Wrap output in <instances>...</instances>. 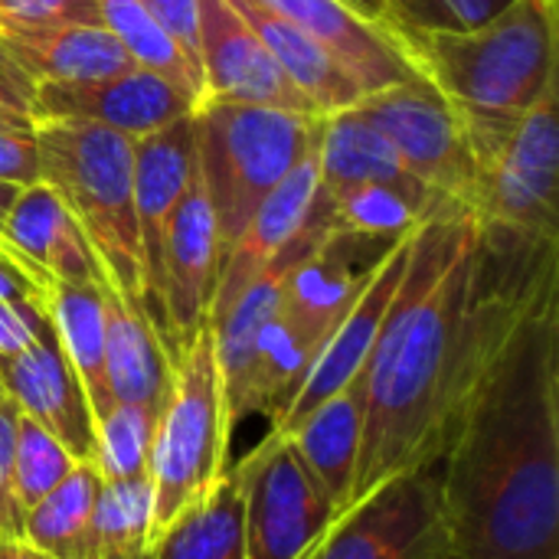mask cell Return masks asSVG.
<instances>
[{
    "label": "cell",
    "instance_id": "6da1fadb",
    "mask_svg": "<svg viewBox=\"0 0 559 559\" xmlns=\"http://www.w3.org/2000/svg\"><path fill=\"white\" fill-rule=\"evenodd\" d=\"M559 285V239L445 213L416 229L413 255L364 370V445L350 504L436 468L524 311ZM344 511V514H347Z\"/></svg>",
    "mask_w": 559,
    "mask_h": 559
},
{
    "label": "cell",
    "instance_id": "7a4b0ae2",
    "mask_svg": "<svg viewBox=\"0 0 559 559\" xmlns=\"http://www.w3.org/2000/svg\"><path fill=\"white\" fill-rule=\"evenodd\" d=\"M436 468L455 559H559V285L524 311Z\"/></svg>",
    "mask_w": 559,
    "mask_h": 559
},
{
    "label": "cell",
    "instance_id": "3957f363",
    "mask_svg": "<svg viewBox=\"0 0 559 559\" xmlns=\"http://www.w3.org/2000/svg\"><path fill=\"white\" fill-rule=\"evenodd\" d=\"M559 0H514L481 26L406 33L416 72L465 118L511 121L557 79Z\"/></svg>",
    "mask_w": 559,
    "mask_h": 559
},
{
    "label": "cell",
    "instance_id": "277c9868",
    "mask_svg": "<svg viewBox=\"0 0 559 559\" xmlns=\"http://www.w3.org/2000/svg\"><path fill=\"white\" fill-rule=\"evenodd\" d=\"M43 180L62 197L105 282L144 305V262L134 216V138L92 124H33Z\"/></svg>",
    "mask_w": 559,
    "mask_h": 559
},
{
    "label": "cell",
    "instance_id": "5b68a950",
    "mask_svg": "<svg viewBox=\"0 0 559 559\" xmlns=\"http://www.w3.org/2000/svg\"><path fill=\"white\" fill-rule=\"evenodd\" d=\"M193 118L197 170L226 255L255 206L311 151L321 118L236 102H210Z\"/></svg>",
    "mask_w": 559,
    "mask_h": 559
},
{
    "label": "cell",
    "instance_id": "8992f818",
    "mask_svg": "<svg viewBox=\"0 0 559 559\" xmlns=\"http://www.w3.org/2000/svg\"><path fill=\"white\" fill-rule=\"evenodd\" d=\"M229 442L233 426L226 416L216 344L213 331L203 328L174 364V386L154 429V540L180 511L206 498L213 485L229 472Z\"/></svg>",
    "mask_w": 559,
    "mask_h": 559
},
{
    "label": "cell",
    "instance_id": "52a82bcc",
    "mask_svg": "<svg viewBox=\"0 0 559 559\" xmlns=\"http://www.w3.org/2000/svg\"><path fill=\"white\" fill-rule=\"evenodd\" d=\"M557 79L544 85L527 111L511 121L465 118L475 147L478 226L559 239V118Z\"/></svg>",
    "mask_w": 559,
    "mask_h": 559
},
{
    "label": "cell",
    "instance_id": "ba28073f",
    "mask_svg": "<svg viewBox=\"0 0 559 559\" xmlns=\"http://www.w3.org/2000/svg\"><path fill=\"white\" fill-rule=\"evenodd\" d=\"M354 108L393 144L413 180L472 216L478 167L468 124L432 82L416 75L364 95Z\"/></svg>",
    "mask_w": 559,
    "mask_h": 559
},
{
    "label": "cell",
    "instance_id": "9c48e42d",
    "mask_svg": "<svg viewBox=\"0 0 559 559\" xmlns=\"http://www.w3.org/2000/svg\"><path fill=\"white\" fill-rule=\"evenodd\" d=\"M308 559H455L439 495V468L377 488L341 514Z\"/></svg>",
    "mask_w": 559,
    "mask_h": 559
},
{
    "label": "cell",
    "instance_id": "30bf717a",
    "mask_svg": "<svg viewBox=\"0 0 559 559\" xmlns=\"http://www.w3.org/2000/svg\"><path fill=\"white\" fill-rule=\"evenodd\" d=\"M246 559H308L334 524V508L292 439L269 429L249 452Z\"/></svg>",
    "mask_w": 559,
    "mask_h": 559
},
{
    "label": "cell",
    "instance_id": "8fae6325",
    "mask_svg": "<svg viewBox=\"0 0 559 559\" xmlns=\"http://www.w3.org/2000/svg\"><path fill=\"white\" fill-rule=\"evenodd\" d=\"M219 265H223V246L216 233V216L203 190L200 170H193L190 187L167 233L160 295L154 311V328L174 360L210 321Z\"/></svg>",
    "mask_w": 559,
    "mask_h": 559
},
{
    "label": "cell",
    "instance_id": "7c38bea8",
    "mask_svg": "<svg viewBox=\"0 0 559 559\" xmlns=\"http://www.w3.org/2000/svg\"><path fill=\"white\" fill-rule=\"evenodd\" d=\"M197 115L190 95L147 69H128L88 82H46L33 92V124H92L134 141Z\"/></svg>",
    "mask_w": 559,
    "mask_h": 559
},
{
    "label": "cell",
    "instance_id": "4fadbf2b",
    "mask_svg": "<svg viewBox=\"0 0 559 559\" xmlns=\"http://www.w3.org/2000/svg\"><path fill=\"white\" fill-rule=\"evenodd\" d=\"M413 239L416 233L396 239L373 265L364 292L357 295V301L350 305V311L341 318V324L331 331V337L324 341L321 354L314 357L301 390L295 393V400L272 419V429L288 436L305 416H311L324 400H331L337 390H344L347 383H354L357 377H364L367 360L380 341L383 321L390 314V305L400 292V282L406 275L409 255H413Z\"/></svg>",
    "mask_w": 559,
    "mask_h": 559
},
{
    "label": "cell",
    "instance_id": "5bb4252c",
    "mask_svg": "<svg viewBox=\"0 0 559 559\" xmlns=\"http://www.w3.org/2000/svg\"><path fill=\"white\" fill-rule=\"evenodd\" d=\"M200 72L203 105L236 102L318 118L305 95L282 75L252 26L226 0H200Z\"/></svg>",
    "mask_w": 559,
    "mask_h": 559
},
{
    "label": "cell",
    "instance_id": "9a60e30c",
    "mask_svg": "<svg viewBox=\"0 0 559 559\" xmlns=\"http://www.w3.org/2000/svg\"><path fill=\"white\" fill-rule=\"evenodd\" d=\"M318 206H321V167H318V138H314L311 151L255 206L246 229L223 255L213 305H210V321L219 318L318 219Z\"/></svg>",
    "mask_w": 559,
    "mask_h": 559
},
{
    "label": "cell",
    "instance_id": "2e32d148",
    "mask_svg": "<svg viewBox=\"0 0 559 559\" xmlns=\"http://www.w3.org/2000/svg\"><path fill=\"white\" fill-rule=\"evenodd\" d=\"M197 170V118L187 115L134 141V216L144 262V308L154 321L174 213Z\"/></svg>",
    "mask_w": 559,
    "mask_h": 559
},
{
    "label": "cell",
    "instance_id": "e0dca14e",
    "mask_svg": "<svg viewBox=\"0 0 559 559\" xmlns=\"http://www.w3.org/2000/svg\"><path fill=\"white\" fill-rule=\"evenodd\" d=\"M0 386L20 416L56 436L79 462L95 459V419L52 321L29 347L0 357Z\"/></svg>",
    "mask_w": 559,
    "mask_h": 559
},
{
    "label": "cell",
    "instance_id": "ac0fdd59",
    "mask_svg": "<svg viewBox=\"0 0 559 559\" xmlns=\"http://www.w3.org/2000/svg\"><path fill=\"white\" fill-rule=\"evenodd\" d=\"M249 3L321 43L341 62V69L360 85L364 95L419 75L403 43L357 20L337 0H249Z\"/></svg>",
    "mask_w": 559,
    "mask_h": 559
},
{
    "label": "cell",
    "instance_id": "d6986e66",
    "mask_svg": "<svg viewBox=\"0 0 559 559\" xmlns=\"http://www.w3.org/2000/svg\"><path fill=\"white\" fill-rule=\"evenodd\" d=\"M3 242L46 285L56 282L108 285L79 223L72 219L62 197L46 180L20 190L3 226Z\"/></svg>",
    "mask_w": 559,
    "mask_h": 559
},
{
    "label": "cell",
    "instance_id": "ffe728a7",
    "mask_svg": "<svg viewBox=\"0 0 559 559\" xmlns=\"http://www.w3.org/2000/svg\"><path fill=\"white\" fill-rule=\"evenodd\" d=\"M174 364L147 308L105 288V380L111 400L160 416L174 386Z\"/></svg>",
    "mask_w": 559,
    "mask_h": 559
},
{
    "label": "cell",
    "instance_id": "44dd1931",
    "mask_svg": "<svg viewBox=\"0 0 559 559\" xmlns=\"http://www.w3.org/2000/svg\"><path fill=\"white\" fill-rule=\"evenodd\" d=\"M347 242H350V233L331 229L311 252H305L292 265L285 278L282 314L301 334H308L318 347H324L331 331L350 311V305L357 301V295L364 292L377 265V262L354 265Z\"/></svg>",
    "mask_w": 559,
    "mask_h": 559
},
{
    "label": "cell",
    "instance_id": "7402d4cb",
    "mask_svg": "<svg viewBox=\"0 0 559 559\" xmlns=\"http://www.w3.org/2000/svg\"><path fill=\"white\" fill-rule=\"evenodd\" d=\"M364 409H367V393H364V377H357L288 432L305 468L311 472L328 504L334 508V521L347 511L354 495L360 445H364Z\"/></svg>",
    "mask_w": 559,
    "mask_h": 559
},
{
    "label": "cell",
    "instance_id": "603a6c76",
    "mask_svg": "<svg viewBox=\"0 0 559 559\" xmlns=\"http://www.w3.org/2000/svg\"><path fill=\"white\" fill-rule=\"evenodd\" d=\"M10 59L36 82H88L134 69L121 43L102 23H69L43 29H0Z\"/></svg>",
    "mask_w": 559,
    "mask_h": 559
},
{
    "label": "cell",
    "instance_id": "cb8c5ba5",
    "mask_svg": "<svg viewBox=\"0 0 559 559\" xmlns=\"http://www.w3.org/2000/svg\"><path fill=\"white\" fill-rule=\"evenodd\" d=\"M252 459L233 465L206 498L180 511L154 540L151 559H246V491Z\"/></svg>",
    "mask_w": 559,
    "mask_h": 559
},
{
    "label": "cell",
    "instance_id": "d4e9b609",
    "mask_svg": "<svg viewBox=\"0 0 559 559\" xmlns=\"http://www.w3.org/2000/svg\"><path fill=\"white\" fill-rule=\"evenodd\" d=\"M226 3L252 26V33L262 39V46L269 49V56L282 69V75L305 95V102L314 108L318 118L344 111L364 98L360 85L308 33H301L292 23L252 7L249 0H226Z\"/></svg>",
    "mask_w": 559,
    "mask_h": 559
},
{
    "label": "cell",
    "instance_id": "484cf974",
    "mask_svg": "<svg viewBox=\"0 0 559 559\" xmlns=\"http://www.w3.org/2000/svg\"><path fill=\"white\" fill-rule=\"evenodd\" d=\"M105 288L111 285L56 282L46 292V314L88 400L92 419H102L115 406L105 380Z\"/></svg>",
    "mask_w": 559,
    "mask_h": 559
},
{
    "label": "cell",
    "instance_id": "4316f807",
    "mask_svg": "<svg viewBox=\"0 0 559 559\" xmlns=\"http://www.w3.org/2000/svg\"><path fill=\"white\" fill-rule=\"evenodd\" d=\"M318 167H321V193L324 197L341 193L347 187H360V183L423 187L419 180H413L406 174L393 144L354 105L321 118Z\"/></svg>",
    "mask_w": 559,
    "mask_h": 559
},
{
    "label": "cell",
    "instance_id": "83f0119b",
    "mask_svg": "<svg viewBox=\"0 0 559 559\" xmlns=\"http://www.w3.org/2000/svg\"><path fill=\"white\" fill-rule=\"evenodd\" d=\"M321 210L331 229L373 242H396L416 233L426 219L462 213L423 187H393V183H360L331 197L321 193Z\"/></svg>",
    "mask_w": 559,
    "mask_h": 559
},
{
    "label": "cell",
    "instance_id": "f1b7e54d",
    "mask_svg": "<svg viewBox=\"0 0 559 559\" xmlns=\"http://www.w3.org/2000/svg\"><path fill=\"white\" fill-rule=\"evenodd\" d=\"M102 495V475L92 462L49 491L23 514V537L52 559H88V527Z\"/></svg>",
    "mask_w": 559,
    "mask_h": 559
},
{
    "label": "cell",
    "instance_id": "f546056e",
    "mask_svg": "<svg viewBox=\"0 0 559 559\" xmlns=\"http://www.w3.org/2000/svg\"><path fill=\"white\" fill-rule=\"evenodd\" d=\"M98 23L121 43L128 59L138 69H147L193 98L197 111L203 108V82L193 66L183 59L177 43L160 29V23L147 13L141 0H95Z\"/></svg>",
    "mask_w": 559,
    "mask_h": 559
},
{
    "label": "cell",
    "instance_id": "4dcf8cb0",
    "mask_svg": "<svg viewBox=\"0 0 559 559\" xmlns=\"http://www.w3.org/2000/svg\"><path fill=\"white\" fill-rule=\"evenodd\" d=\"M154 491L151 478L102 481V495L88 527V559H151L154 547Z\"/></svg>",
    "mask_w": 559,
    "mask_h": 559
},
{
    "label": "cell",
    "instance_id": "1f68e13d",
    "mask_svg": "<svg viewBox=\"0 0 559 559\" xmlns=\"http://www.w3.org/2000/svg\"><path fill=\"white\" fill-rule=\"evenodd\" d=\"M157 413L144 406L115 403L102 419H95V459L102 481H141L151 478V449H154Z\"/></svg>",
    "mask_w": 559,
    "mask_h": 559
},
{
    "label": "cell",
    "instance_id": "d6a6232c",
    "mask_svg": "<svg viewBox=\"0 0 559 559\" xmlns=\"http://www.w3.org/2000/svg\"><path fill=\"white\" fill-rule=\"evenodd\" d=\"M75 465L82 462L56 436L20 416L13 445V495L23 514L36 508L49 491H56L75 472Z\"/></svg>",
    "mask_w": 559,
    "mask_h": 559
},
{
    "label": "cell",
    "instance_id": "836d02e7",
    "mask_svg": "<svg viewBox=\"0 0 559 559\" xmlns=\"http://www.w3.org/2000/svg\"><path fill=\"white\" fill-rule=\"evenodd\" d=\"M400 39L406 33H455L498 16L514 0H383Z\"/></svg>",
    "mask_w": 559,
    "mask_h": 559
},
{
    "label": "cell",
    "instance_id": "e575fe53",
    "mask_svg": "<svg viewBox=\"0 0 559 559\" xmlns=\"http://www.w3.org/2000/svg\"><path fill=\"white\" fill-rule=\"evenodd\" d=\"M98 23L95 0H0V29Z\"/></svg>",
    "mask_w": 559,
    "mask_h": 559
},
{
    "label": "cell",
    "instance_id": "d590c367",
    "mask_svg": "<svg viewBox=\"0 0 559 559\" xmlns=\"http://www.w3.org/2000/svg\"><path fill=\"white\" fill-rule=\"evenodd\" d=\"M147 13L160 23V29L177 43L183 59L203 82L200 72V0H141Z\"/></svg>",
    "mask_w": 559,
    "mask_h": 559
},
{
    "label": "cell",
    "instance_id": "8d00e7d4",
    "mask_svg": "<svg viewBox=\"0 0 559 559\" xmlns=\"http://www.w3.org/2000/svg\"><path fill=\"white\" fill-rule=\"evenodd\" d=\"M20 409L0 403V537H23V511L13 495V445H16Z\"/></svg>",
    "mask_w": 559,
    "mask_h": 559
},
{
    "label": "cell",
    "instance_id": "74e56055",
    "mask_svg": "<svg viewBox=\"0 0 559 559\" xmlns=\"http://www.w3.org/2000/svg\"><path fill=\"white\" fill-rule=\"evenodd\" d=\"M49 324L46 305L29 301H0V357H10L29 347Z\"/></svg>",
    "mask_w": 559,
    "mask_h": 559
},
{
    "label": "cell",
    "instance_id": "f35d334b",
    "mask_svg": "<svg viewBox=\"0 0 559 559\" xmlns=\"http://www.w3.org/2000/svg\"><path fill=\"white\" fill-rule=\"evenodd\" d=\"M0 180L20 187L43 180V157L33 131H0Z\"/></svg>",
    "mask_w": 559,
    "mask_h": 559
},
{
    "label": "cell",
    "instance_id": "ab89813d",
    "mask_svg": "<svg viewBox=\"0 0 559 559\" xmlns=\"http://www.w3.org/2000/svg\"><path fill=\"white\" fill-rule=\"evenodd\" d=\"M49 285L33 275L16 255L0 249V301H29V305H46Z\"/></svg>",
    "mask_w": 559,
    "mask_h": 559
},
{
    "label": "cell",
    "instance_id": "60d3db41",
    "mask_svg": "<svg viewBox=\"0 0 559 559\" xmlns=\"http://www.w3.org/2000/svg\"><path fill=\"white\" fill-rule=\"evenodd\" d=\"M33 92H36V82L10 59V52H7L3 43H0V108L29 118Z\"/></svg>",
    "mask_w": 559,
    "mask_h": 559
},
{
    "label": "cell",
    "instance_id": "b9f144b4",
    "mask_svg": "<svg viewBox=\"0 0 559 559\" xmlns=\"http://www.w3.org/2000/svg\"><path fill=\"white\" fill-rule=\"evenodd\" d=\"M341 7H347L357 20H364V23H370V26H377L380 33H386V36H393L396 43H403L400 39V33L393 29V23H390V13H386V3L383 0H337ZM406 49V46H403Z\"/></svg>",
    "mask_w": 559,
    "mask_h": 559
},
{
    "label": "cell",
    "instance_id": "7bdbcfd3",
    "mask_svg": "<svg viewBox=\"0 0 559 559\" xmlns=\"http://www.w3.org/2000/svg\"><path fill=\"white\" fill-rule=\"evenodd\" d=\"M0 559H52L26 537H0Z\"/></svg>",
    "mask_w": 559,
    "mask_h": 559
},
{
    "label": "cell",
    "instance_id": "ee69618b",
    "mask_svg": "<svg viewBox=\"0 0 559 559\" xmlns=\"http://www.w3.org/2000/svg\"><path fill=\"white\" fill-rule=\"evenodd\" d=\"M20 190H23L20 183L0 180V249H7V242H3V226H7V216H10V210H13ZM7 252H10V249H7ZM10 255H13V252H10Z\"/></svg>",
    "mask_w": 559,
    "mask_h": 559
},
{
    "label": "cell",
    "instance_id": "f6af8a7d",
    "mask_svg": "<svg viewBox=\"0 0 559 559\" xmlns=\"http://www.w3.org/2000/svg\"><path fill=\"white\" fill-rule=\"evenodd\" d=\"M0 131H33V121L16 115V111L0 108Z\"/></svg>",
    "mask_w": 559,
    "mask_h": 559
},
{
    "label": "cell",
    "instance_id": "bcb514c9",
    "mask_svg": "<svg viewBox=\"0 0 559 559\" xmlns=\"http://www.w3.org/2000/svg\"><path fill=\"white\" fill-rule=\"evenodd\" d=\"M3 400H7V393H3V386H0V403H3Z\"/></svg>",
    "mask_w": 559,
    "mask_h": 559
}]
</instances>
